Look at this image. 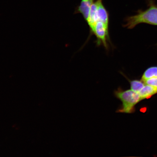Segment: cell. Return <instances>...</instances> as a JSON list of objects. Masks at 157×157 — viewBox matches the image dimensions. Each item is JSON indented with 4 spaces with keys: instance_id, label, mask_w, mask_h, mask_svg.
Here are the masks:
<instances>
[{
    "instance_id": "obj_5",
    "label": "cell",
    "mask_w": 157,
    "mask_h": 157,
    "mask_svg": "<svg viewBox=\"0 0 157 157\" xmlns=\"http://www.w3.org/2000/svg\"><path fill=\"white\" fill-rule=\"evenodd\" d=\"M98 21L97 4V2L95 1L91 6L89 17L87 21L90 27V30L93 29Z\"/></svg>"
},
{
    "instance_id": "obj_3",
    "label": "cell",
    "mask_w": 157,
    "mask_h": 157,
    "mask_svg": "<svg viewBox=\"0 0 157 157\" xmlns=\"http://www.w3.org/2000/svg\"><path fill=\"white\" fill-rule=\"evenodd\" d=\"M91 32L95 35L97 38L98 44H102L105 48L108 49L109 44V26H107L101 21H98Z\"/></svg>"
},
{
    "instance_id": "obj_1",
    "label": "cell",
    "mask_w": 157,
    "mask_h": 157,
    "mask_svg": "<svg viewBox=\"0 0 157 157\" xmlns=\"http://www.w3.org/2000/svg\"><path fill=\"white\" fill-rule=\"evenodd\" d=\"M114 95L122 102V105L116 111L117 113H134L135 111V105L142 101L138 93L131 89L124 90L121 87L115 90Z\"/></svg>"
},
{
    "instance_id": "obj_2",
    "label": "cell",
    "mask_w": 157,
    "mask_h": 157,
    "mask_svg": "<svg viewBox=\"0 0 157 157\" xmlns=\"http://www.w3.org/2000/svg\"><path fill=\"white\" fill-rule=\"evenodd\" d=\"M125 21L126 23L124 26L128 29H132L142 23L157 25V7L151 6L146 11H139L138 14L128 17Z\"/></svg>"
},
{
    "instance_id": "obj_4",
    "label": "cell",
    "mask_w": 157,
    "mask_h": 157,
    "mask_svg": "<svg viewBox=\"0 0 157 157\" xmlns=\"http://www.w3.org/2000/svg\"><path fill=\"white\" fill-rule=\"evenodd\" d=\"M95 0H82L80 4L77 8L75 13H81L85 20L88 21L91 6L93 5Z\"/></svg>"
},
{
    "instance_id": "obj_9",
    "label": "cell",
    "mask_w": 157,
    "mask_h": 157,
    "mask_svg": "<svg viewBox=\"0 0 157 157\" xmlns=\"http://www.w3.org/2000/svg\"><path fill=\"white\" fill-rule=\"evenodd\" d=\"M145 84L150 85L157 88V78H153L146 80L144 82Z\"/></svg>"
},
{
    "instance_id": "obj_7",
    "label": "cell",
    "mask_w": 157,
    "mask_h": 157,
    "mask_svg": "<svg viewBox=\"0 0 157 157\" xmlns=\"http://www.w3.org/2000/svg\"><path fill=\"white\" fill-rule=\"evenodd\" d=\"M153 78H157V67H153L147 69L143 75L142 80L144 82L147 80Z\"/></svg>"
},
{
    "instance_id": "obj_8",
    "label": "cell",
    "mask_w": 157,
    "mask_h": 157,
    "mask_svg": "<svg viewBox=\"0 0 157 157\" xmlns=\"http://www.w3.org/2000/svg\"><path fill=\"white\" fill-rule=\"evenodd\" d=\"M131 85V89L133 91L139 93L145 86L144 82L140 80H129Z\"/></svg>"
},
{
    "instance_id": "obj_6",
    "label": "cell",
    "mask_w": 157,
    "mask_h": 157,
    "mask_svg": "<svg viewBox=\"0 0 157 157\" xmlns=\"http://www.w3.org/2000/svg\"><path fill=\"white\" fill-rule=\"evenodd\" d=\"M157 93V88L154 86L147 85L144 86L138 94L141 100L148 99Z\"/></svg>"
}]
</instances>
